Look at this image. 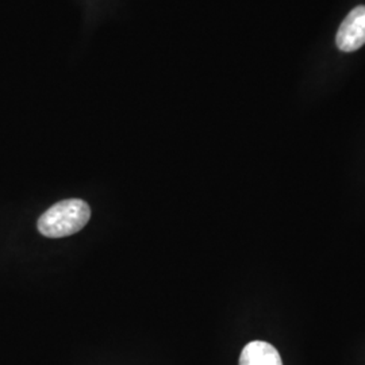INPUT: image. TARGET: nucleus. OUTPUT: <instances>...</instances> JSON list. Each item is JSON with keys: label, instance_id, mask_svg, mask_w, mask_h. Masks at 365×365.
<instances>
[{"label": "nucleus", "instance_id": "obj_1", "mask_svg": "<svg viewBox=\"0 0 365 365\" xmlns=\"http://www.w3.org/2000/svg\"><path fill=\"white\" fill-rule=\"evenodd\" d=\"M91 218L90 206L81 199H66L53 205L38 220L39 233L61 238L80 232Z\"/></svg>", "mask_w": 365, "mask_h": 365}, {"label": "nucleus", "instance_id": "obj_2", "mask_svg": "<svg viewBox=\"0 0 365 365\" xmlns=\"http://www.w3.org/2000/svg\"><path fill=\"white\" fill-rule=\"evenodd\" d=\"M336 43L342 52L359 51L365 43V6L353 9L341 24Z\"/></svg>", "mask_w": 365, "mask_h": 365}, {"label": "nucleus", "instance_id": "obj_3", "mask_svg": "<svg viewBox=\"0 0 365 365\" xmlns=\"http://www.w3.org/2000/svg\"><path fill=\"white\" fill-rule=\"evenodd\" d=\"M240 365H283L276 348L265 341H252L242 349Z\"/></svg>", "mask_w": 365, "mask_h": 365}]
</instances>
